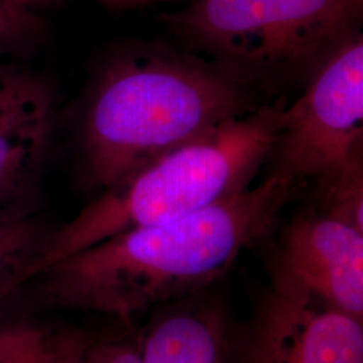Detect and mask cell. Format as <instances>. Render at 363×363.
<instances>
[{"label":"cell","instance_id":"8992f818","mask_svg":"<svg viewBox=\"0 0 363 363\" xmlns=\"http://www.w3.org/2000/svg\"><path fill=\"white\" fill-rule=\"evenodd\" d=\"M234 363H363V320L271 272L238 325Z\"/></svg>","mask_w":363,"mask_h":363},{"label":"cell","instance_id":"3957f363","mask_svg":"<svg viewBox=\"0 0 363 363\" xmlns=\"http://www.w3.org/2000/svg\"><path fill=\"white\" fill-rule=\"evenodd\" d=\"M283 108L265 103L100 191L74 218L52 228L33 277L111 235L177 220L247 191L271 155Z\"/></svg>","mask_w":363,"mask_h":363},{"label":"cell","instance_id":"277c9868","mask_svg":"<svg viewBox=\"0 0 363 363\" xmlns=\"http://www.w3.org/2000/svg\"><path fill=\"white\" fill-rule=\"evenodd\" d=\"M363 0H193L160 21L189 52L262 91L304 86L362 35Z\"/></svg>","mask_w":363,"mask_h":363},{"label":"cell","instance_id":"5bb4252c","mask_svg":"<svg viewBox=\"0 0 363 363\" xmlns=\"http://www.w3.org/2000/svg\"><path fill=\"white\" fill-rule=\"evenodd\" d=\"M55 93L52 82L31 69L0 61V117L18 105Z\"/></svg>","mask_w":363,"mask_h":363},{"label":"cell","instance_id":"ba28073f","mask_svg":"<svg viewBox=\"0 0 363 363\" xmlns=\"http://www.w3.org/2000/svg\"><path fill=\"white\" fill-rule=\"evenodd\" d=\"M238 325L208 289L169 301L140 330L142 363H234Z\"/></svg>","mask_w":363,"mask_h":363},{"label":"cell","instance_id":"7c38bea8","mask_svg":"<svg viewBox=\"0 0 363 363\" xmlns=\"http://www.w3.org/2000/svg\"><path fill=\"white\" fill-rule=\"evenodd\" d=\"M65 363H142L140 333L133 325L101 334L76 328Z\"/></svg>","mask_w":363,"mask_h":363},{"label":"cell","instance_id":"9c48e42d","mask_svg":"<svg viewBox=\"0 0 363 363\" xmlns=\"http://www.w3.org/2000/svg\"><path fill=\"white\" fill-rule=\"evenodd\" d=\"M55 127V93L0 117V223L38 214Z\"/></svg>","mask_w":363,"mask_h":363},{"label":"cell","instance_id":"6da1fadb","mask_svg":"<svg viewBox=\"0 0 363 363\" xmlns=\"http://www.w3.org/2000/svg\"><path fill=\"white\" fill-rule=\"evenodd\" d=\"M295 184L269 174L210 208L124 230L58 259L31 279L39 304L133 325L139 312L208 289L245 249L267 241Z\"/></svg>","mask_w":363,"mask_h":363},{"label":"cell","instance_id":"4fadbf2b","mask_svg":"<svg viewBox=\"0 0 363 363\" xmlns=\"http://www.w3.org/2000/svg\"><path fill=\"white\" fill-rule=\"evenodd\" d=\"M318 183L325 201L322 211L363 232L362 154Z\"/></svg>","mask_w":363,"mask_h":363},{"label":"cell","instance_id":"2e32d148","mask_svg":"<svg viewBox=\"0 0 363 363\" xmlns=\"http://www.w3.org/2000/svg\"><path fill=\"white\" fill-rule=\"evenodd\" d=\"M100 1L118 9H130V7L151 4V0H100Z\"/></svg>","mask_w":363,"mask_h":363},{"label":"cell","instance_id":"e0dca14e","mask_svg":"<svg viewBox=\"0 0 363 363\" xmlns=\"http://www.w3.org/2000/svg\"><path fill=\"white\" fill-rule=\"evenodd\" d=\"M6 1L21 11L33 13V10L46 0H6Z\"/></svg>","mask_w":363,"mask_h":363},{"label":"cell","instance_id":"5b68a950","mask_svg":"<svg viewBox=\"0 0 363 363\" xmlns=\"http://www.w3.org/2000/svg\"><path fill=\"white\" fill-rule=\"evenodd\" d=\"M283 108L268 162L288 181H323L362 154L363 38L335 52Z\"/></svg>","mask_w":363,"mask_h":363},{"label":"cell","instance_id":"30bf717a","mask_svg":"<svg viewBox=\"0 0 363 363\" xmlns=\"http://www.w3.org/2000/svg\"><path fill=\"white\" fill-rule=\"evenodd\" d=\"M52 228L38 214L0 223V300L30 281Z\"/></svg>","mask_w":363,"mask_h":363},{"label":"cell","instance_id":"ac0fdd59","mask_svg":"<svg viewBox=\"0 0 363 363\" xmlns=\"http://www.w3.org/2000/svg\"><path fill=\"white\" fill-rule=\"evenodd\" d=\"M169 1H178V0H151V3H169Z\"/></svg>","mask_w":363,"mask_h":363},{"label":"cell","instance_id":"8fae6325","mask_svg":"<svg viewBox=\"0 0 363 363\" xmlns=\"http://www.w3.org/2000/svg\"><path fill=\"white\" fill-rule=\"evenodd\" d=\"M74 330L27 322L0 327V363H65Z\"/></svg>","mask_w":363,"mask_h":363},{"label":"cell","instance_id":"9a60e30c","mask_svg":"<svg viewBox=\"0 0 363 363\" xmlns=\"http://www.w3.org/2000/svg\"><path fill=\"white\" fill-rule=\"evenodd\" d=\"M40 33L42 25L34 13L21 11L0 0V55L31 49Z\"/></svg>","mask_w":363,"mask_h":363},{"label":"cell","instance_id":"52a82bcc","mask_svg":"<svg viewBox=\"0 0 363 363\" xmlns=\"http://www.w3.org/2000/svg\"><path fill=\"white\" fill-rule=\"evenodd\" d=\"M269 272L363 320V232L325 211H303L283 228Z\"/></svg>","mask_w":363,"mask_h":363},{"label":"cell","instance_id":"7a4b0ae2","mask_svg":"<svg viewBox=\"0 0 363 363\" xmlns=\"http://www.w3.org/2000/svg\"><path fill=\"white\" fill-rule=\"evenodd\" d=\"M218 62L160 40L105 54L78 109L82 181L104 191L159 156L265 103Z\"/></svg>","mask_w":363,"mask_h":363}]
</instances>
